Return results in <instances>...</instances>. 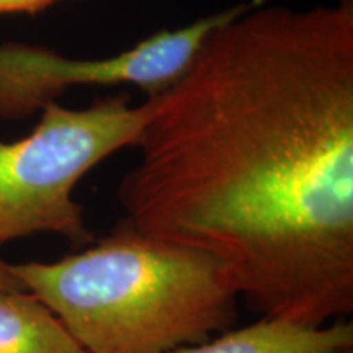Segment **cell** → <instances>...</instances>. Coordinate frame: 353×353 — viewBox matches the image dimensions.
Masks as SVG:
<instances>
[{"mask_svg":"<svg viewBox=\"0 0 353 353\" xmlns=\"http://www.w3.org/2000/svg\"><path fill=\"white\" fill-rule=\"evenodd\" d=\"M244 2L201 17L176 30L99 59H77L28 44L0 46V118L21 120L39 113L74 87H138L148 97L165 92L192 63L198 48Z\"/></svg>","mask_w":353,"mask_h":353,"instance_id":"cell-4","label":"cell"},{"mask_svg":"<svg viewBox=\"0 0 353 353\" xmlns=\"http://www.w3.org/2000/svg\"><path fill=\"white\" fill-rule=\"evenodd\" d=\"M345 353H352V350H348V352H345Z\"/></svg>","mask_w":353,"mask_h":353,"instance_id":"cell-9","label":"cell"},{"mask_svg":"<svg viewBox=\"0 0 353 353\" xmlns=\"http://www.w3.org/2000/svg\"><path fill=\"white\" fill-rule=\"evenodd\" d=\"M0 353H87L26 290L0 291Z\"/></svg>","mask_w":353,"mask_h":353,"instance_id":"cell-6","label":"cell"},{"mask_svg":"<svg viewBox=\"0 0 353 353\" xmlns=\"http://www.w3.org/2000/svg\"><path fill=\"white\" fill-rule=\"evenodd\" d=\"M12 270L87 353H169L237 321L239 294L214 255L125 219L81 252Z\"/></svg>","mask_w":353,"mask_h":353,"instance_id":"cell-2","label":"cell"},{"mask_svg":"<svg viewBox=\"0 0 353 353\" xmlns=\"http://www.w3.org/2000/svg\"><path fill=\"white\" fill-rule=\"evenodd\" d=\"M61 2L65 0H0V15H15V13L37 15Z\"/></svg>","mask_w":353,"mask_h":353,"instance_id":"cell-7","label":"cell"},{"mask_svg":"<svg viewBox=\"0 0 353 353\" xmlns=\"http://www.w3.org/2000/svg\"><path fill=\"white\" fill-rule=\"evenodd\" d=\"M353 348V325L307 327L283 319H262L218 337L169 353H345Z\"/></svg>","mask_w":353,"mask_h":353,"instance_id":"cell-5","label":"cell"},{"mask_svg":"<svg viewBox=\"0 0 353 353\" xmlns=\"http://www.w3.org/2000/svg\"><path fill=\"white\" fill-rule=\"evenodd\" d=\"M10 290H25L19 278L12 270V263H7L0 255V291H10Z\"/></svg>","mask_w":353,"mask_h":353,"instance_id":"cell-8","label":"cell"},{"mask_svg":"<svg viewBox=\"0 0 353 353\" xmlns=\"http://www.w3.org/2000/svg\"><path fill=\"white\" fill-rule=\"evenodd\" d=\"M149 117L125 221L214 255L267 319L353 312V0L244 2Z\"/></svg>","mask_w":353,"mask_h":353,"instance_id":"cell-1","label":"cell"},{"mask_svg":"<svg viewBox=\"0 0 353 353\" xmlns=\"http://www.w3.org/2000/svg\"><path fill=\"white\" fill-rule=\"evenodd\" d=\"M148 117L149 100L132 107L128 92L82 110L52 101L28 136L0 141V247L43 232L76 247L94 244L74 190L105 159L136 145Z\"/></svg>","mask_w":353,"mask_h":353,"instance_id":"cell-3","label":"cell"}]
</instances>
